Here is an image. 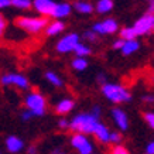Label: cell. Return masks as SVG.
Masks as SVG:
<instances>
[{"mask_svg": "<svg viewBox=\"0 0 154 154\" xmlns=\"http://www.w3.org/2000/svg\"><path fill=\"white\" fill-rule=\"evenodd\" d=\"M6 26H7V21H6L5 16L0 14V37L5 34V30H6Z\"/></svg>", "mask_w": 154, "mask_h": 154, "instance_id": "4316f807", "label": "cell"}, {"mask_svg": "<svg viewBox=\"0 0 154 154\" xmlns=\"http://www.w3.org/2000/svg\"><path fill=\"white\" fill-rule=\"evenodd\" d=\"M47 79L50 81L54 86H58V88H60V86H62V79H61L58 75L54 74V72H47Z\"/></svg>", "mask_w": 154, "mask_h": 154, "instance_id": "cb8c5ba5", "label": "cell"}, {"mask_svg": "<svg viewBox=\"0 0 154 154\" xmlns=\"http://www.w3.org/2000/svg\"><path fill=\"white\" fill-rule=\"evenodd\" d=\"M113 9V0H99L98 5H96V10L98 13H109Z\"/></svg>", "mask_w": 154, "mask_h": 154, "instance_id": "ac0fdd59", "label": "cell"}, {"mask_svg": "<svg viewBox=\"0 0 154 154\" xmlns=\"http://www.w3.org/2000/svg\"><path fill=\"white\" fill-rule=\"evenodd\" d=\"M37 153V149L34 147V146H31V147H28V154H35Z\"/></svg>", "mask_w": 154, "mask_h": 154, "instance_id": "e575fe53", "label": "cell"}, {"mask_svg": "<svg viewBox=\"0 0 154 154\" xmlns=\"http://www.w3.org/2000/svg\"><path fill=\"white\" fill-rule=\"evenodd\" d=\"M144 100L146 102H153V96H146Z\"/></svg>", "mask_w": 154, "mask_h": 154, "instance_id": "8d00e7d4", "label": "cell"}, {"mask_svg": "<svg viewBox=\"0 0 154 154\" xmlns=\"http://www.w3.org/2000/svg\"><path fill=\"white\" fill-rule=\"evenodd\" d=\"M72 107H74V100H71V99H64V100H61V102L57 105V112L61 113V115H64V113L71 112Z\"/></svg>", "mask_w": 154, "mask_h": 154, "instance_id": "e0dca14e", "label": "cell"}, {"mask_svg": "<svg viewBox=\"0 0 154 154\" xmlns=\"http://www.w3.org/2000/svg\"><path fill=\"white\" fill-rule=\"evenodd\" d=\"M10 6V0H0V9H5Z\"/></svg>", "mask_w": 154, "mask_h": 154, "instance_id": "d6a6232c", "label": "cell"}, {"mask_svg": "<svg viewBox=\"0 0 154 154\" xmlns=\"http://www.w3.org/2000/svg\"><path fill=\"white\" fill-rule=\"evenodd\" d=\"M71 5L68 3H60V5H55V9L52 11V16L55 17V19H64L66 17L68 14L71 13Z\"/></svg>", "mask_w": 154, "mask_h": 154, "instance_id": "4fadbf2b", "label": "cell"}, {"mask_svg": "<svg viewBox=\"0 0 154 154\" xmlns=\"http://www.w3.org/2000/svg\"><path fill=\"white\" fill-rule=\"evenodd\" d=\"M2 84L3 85H16L21 89H27L28 88V79L23 75H19V74H9V75H5L2 78Z\"/></svg>", "mask_w": 154, "mask_h": 154, "instance_id": "9c48e42d", "label": "cell"}, {"mask_svg": "<svg viewBox=\"0 0 154 154\" xmlns=\"http://www.w3.org/2000/svg\"><path fill=\"white\" fill-rule=\"evenodd\" d=\"M26 106L27 110L33 113V116H42L45 113V99L38 92H31L26 98Z\"/></svg>", "mask_w": 154, "mask_h": 154, "instance_id": "277c9868", "label": "cell"}, {"mask_svg": "<svg viewBox=\"0 0 154 154\" xmlns=\"http://www.w3.org/2000/svg\"><path fill=\"white\" fill-rule=\"evenodd\" d=\"M52 154H64V151H62V150H54V151H52Z\"/></svg>", "mask_w": 154, "mask_h": 154, "instance_id": "d590c367", "label": "cell"}, {"mask_svg": "<svg viewBox=\"0 0 154 154\" xmlns=\"http://www.w3.org/2000/svg\"><path fill=\"white\" fill-rule=\"evenodd\" d=\"M34 7L38 13H41L42 16H52V11L55 9V5L52 0H34Z\"/></svg>", "mask_w": 154, "mask_h": 154, "instance_id": "30bf717a", "label": "cell"}, {"mask_svg": "<svg viewBox=\"0 0 154 154\" xmlns=\"http://www.w3.org/2000/svg\"><path fill=\"white\" fill-rule=\"evenodd\" d=\"M30 117H33V113L30 112V110H26V112L21 115V119H23V120H28Z\"/></svg>", "mask_w": 154, "mask_h": 154, "instance_id": "4dcf8cb0", "label": "cell"}, {"mask_svg": "<svg viewBox=\"0 0 154 154\" xmlns=\"http://www.w3.org/2000/svg\"><path fill=\"white\" fill-rule=\"evenodd\" d=\"M112 154H129V151H127L126 147H123V146H115L112 150Z\"/></svg>", "mask_w": 154, "mask_h": 154, "instance_id": "d4e9b609", "label": "cell"}, {"mask_svg": "<svg viewBox=\"0 0 154 154\" xmlns=\"http://www.w3.org/2000/svg\"><path fill=\"white\" fill-rule=\"evenodd\" d=\"M123 44H125V40H122V38H120V40H117V41L113 44V48H116V50H117V48H120V50H122Z\"/></svg>", "mask_w": 154, "mask_h": 154, "instance_id": "1f68e13d", "label": "cell"}, {"mask_svg": "<svg viewBox=\"0 0 154 154\" xmlns=\"http://www.w3.org/2000/svg\"><path fill=\"white\" fill-rule=\"evenodd\" d=\"M6 147H7V150L11 151V153H19V151L23 150L24 143L21 139H19V137L10 136V137H7V140H6Z\"/></svg>", "mask_w": 154, "mask_h": 154, "instance_id": "7c38bea8", "label": "cell"}, {"mask_svg": "<svg viewBox=\"0 0 154 154\" xmlns=\"http://www.w3.org/2000/svg\"><path fill=\"white\" fill-rule=\"evenodd\" d=\"M144 119H146V122L149 123V126L153 129L154 127V115L151 112H147V113H144Z\"/></svg>", "mask_w": 154, "mask_h": 154, "instance_id": "484cf974", "label": "cell"}, {"mask_svg": "<svg viewBox=\"0 0 154 154\" xmlns=\"http://www.w3.org/2000/svg\"><path fill=\"white\" fill-rule=\"evenodd\" d=\"M139 47H140V44L136 41V40H130V41H125L123 47H122V51H123L125 55H130V54L137 51Z\"/></svg>", "mask_w": 154, "mask_h": 154, "instance_id": "9a60e30c", "label": "cell"}, {"mask_svg": "<svg viewBox=\"0 0 154 154\" xmlns=\"http://www.w3.org/2000/svg\"><path fill=\"white\" fill-rule=\"evenodd\" d=\"M154 153V143H149L147 144V149H146V154H153Z\"/></svg>", "mask_w": 154, "mask_h": 154, "instance_id": "f546056e", "label": "cell"}, {"mask_svg": "<svg viewBox=\"0 0 154 154\" xmlns=\"http://www.w3.org/2000/svg\"><path fill=\"white\" fill-rule=\"evenodd\" d=\"M102 92L113 103H125V102H129L131 99L130 94L122 85H117V84H103Z\"/></svg>", "mask_w": 154, "mask_h": 154, "instance_id": "7a4b0ae2", "label": "cell"}, {"mask_svg": "<svg viewBox=\"0 0 154 154\" xmlns=\"http://www.w3.org/2000/svg\"><path fill=\"white\" fill-rule=\"evenodd\" d=\"M154 27V16L151 13L144 14L141 19H139L136 21V24L133 26L134 31L137 35H146L149 34Z\"/></svg>", "mask_w": 154, "mask_h": 154, "instance_id": "5b68a950", "label": "cell"}, {"mask_svg": "<svg viewBox=\"0 0 154 154\" xmlns=\"http://www.w3.org/2000/svg\"><path fill=\"white\" fill-rule=\"evenodd\" d=\"M109 133H110V131L107 130L106 126H103L102 123H98L94 130V134L96 136V139H98L99 141H102V143H107V141H109Z\"/></svg>", "mask_w": 154, "mask_h": 154, "instance_id": "5bb4252c", "label": "cell"}, {"mask_svg": "<svg viewBox=\"0 0 154 154\" xmlns=\"http://www.w3.org/2000/svg\"><path fill=\"white\" fill-rule=\"evenodd\" d=\"M137 34H136L133 27H125L123 30H120V38L125 41H130V40H136Z\"/></svg>", "mask_w": 154, "mask_h": 154, "instance_id": "ffe728a7", "label": "cell"}, {"mask_svg": "<svg viewBox=\"0 0 154 154\" xmlns=\"http://www.w3.org/2000/svg\"><path fill=\"white\" fill-rule=\"evenodd\" d=\"M98 123L99 119L95 117L92 113H82L71 120L69 127L79 134H94V130Z\"/></svg>", "mask_w": 154, "mask_h": 154, "instance_id": "6da1fadb", "label": "cell"}, {"mask_svg": "<svg viewBox=\"0 0 154 154\" xmlns=\"http://www.w3.org/2000/svg\"><path fill=\"white\" fill-rule=\"evenodd\" d=\"M84 37L88 40V41H95L96 40V33H94L92 30L91 31H86V33L84 34Z\"/></svg>", "mask_w": 154, "mask_h": 154, "instance_id": "f1b7e54d", "label": "cell"}, {"mask_svg": "<svg viewBox=\"0 0 154 154\" xmlns=\"http://www.w3.org/2000/svg\"><path fill=\"white\" fill-rule=\"evenodd\" d=\"M74 7L76 11H79L82 14H89L94 11V6L91 3H88V2H76Z\"/></svg>", "mask_w": 154, "mask_h": 154, "instance_id": "d6986e66", "label": "cell"}, {"mask_svg": "<svg viewBox=\"0 0 154 154\" xmlns=\"http://www.w3.org/2000/svg\"><path fill=\"white\" fill-rule=\"evenodd\" d=\"M16 24L20 28H23L28 33H40L41 30L48 26V20L45 17H19L16 20Z\"/></svg>", "mask_w": 154, "mask_h": 154, "instance_id": "3957f363", "label": "cell"}, {"mask_svg": "<svg viewBox=\"0 0 154 154\" xmlns=\"http://www.w3.org/2000/svg\"><path fill=\"white\" fill-rule=\"evenodd\" d=\"M58 125H60V127H62V129H65V127H69V123H68L65 119H61Z\"/></svg>", "mask_w": 154, "mask_h": 154, "instance_id": "836d02e7", "label": "cell"}, {"mask_svg": "<svg viewBox=\"0 0 154 154\" xmlns=\"http://www.w3.org/2000/svg\"><path fill=\"white\" fill-rule=\"evenodd\" d=\"M112 116H113V120L116 123V126L120 129V130H126L129 127V119H127V115L122 109H113L112 110Z\"/></svg>", "mask_w": 154, "mask_h": 154, "instance_id": "8fae6325", "label": "cell"}, {"mask_svg": "<svg viewBox=\"0 0 154 154\" xmlns=\"http://www.w3.org/2000/svg\"><path fill=\"white\" fill-rule=\"evenodd\" d=\"M92 31L96 34H112L117 31V23L113 19H107L103 23H96L92 28Z\"/></svg>", "mask_w": 154, "mask_h": 154, "instance_id": "ba28073f", "label": "cell"}, {"mask_svg": "<svg viewBox=\"0 0 154 154\" xmlns=\"http://www.w3.org/2000/svg\"><path fill=\"white\" fill-rule=\"evenodd\" d=\"M10 5L17 9H28L31 6V0H10Z\"/></svg>", "mask_w": 154, "mask_h": 154, "instance_id": "603a6c76", "label": "cell"}, {"mask_svg": "<svg viewBox=\"0 0 154 154\" xmlns=\"http://www.w3.org/2000/svg\"><path fill=\"white\" fill-rule=\"evenodd\" d=\"M71 146L79 151V154H92V144L85 134L76 133L71 137Z\"/></svg>", "mask_w": 154, "mask_h": 154, "instance_id": "8992f818", "label": "cell"}, {"mask_svg": "<svg viewBox=\"0 0 154 154\" xmlns=\"http://www.w3.org/2000/svg\"><path fill=\"white\" fill-rule=\"evenodd\" d=\"M72 68L76 71H84L86 66H88V62H86V60L85 58H81V57H78V58H75L74 61H72Z\"/></svg>", "mask_w": 154, "mask_h": 154, "instance_id": "7402d4cb", "label": "cell"}, {"mask_svg": "<svg viewBox=\"0 0 154 154\" xmlns=\"http://www.w3.org/2000/svg\"><path fill=\"white\" fill-rule=\"evenodd\" d=\"M79 42V35L78 34H68L64 38H61L58 44H57V51L61 54H65V52L74 51L75 45Z\"/></svg>", "mask_w": 154, "mask_h": 154, "instance_id": "52a82bcc", "label": "cell"}, {"mask_svg": "<svg viewBox=\"0 0 154 154\" xmlns=\"http://www.w3.org/2000/svg\"><path fill=\"white\" fill-rule=\"evenodd\" d=\"M74 52L78 57L84 58L85 55H89V54H91V48H89L88 45H85V44H81V42H78V44L75 45V48H74Z\"/></svg>", "mask_w": 154, "mask_h": 154, "instance_id": "44dd1931", "label": "cell"}, {"mask_svg": "<svg viewBox=\"0 0 154 154\" xmlns=\"http://www.w3.org/2000/svg\"><path fill=\"white\" fill-rule=\"evenodd\" d=\"M122 140V136L119 133H109V141L112 143H119Z\"/></svg>", "mask_w": 154, "mask_h": 154, "instance_id": "83f0119b", "label": "cell"}, {"mask_svg": "<svg viewBox=\"0 0 154 154\" xmlns=\"http://www.w3.org/2000/svg\"><path fill=\"white\" fill-rule=\"evenodd\" d=\"M64 28H65V26H64L62 21H52L51 24L47 26V35H57V34H60Z\"/></svg>", "mask_w": 154, "mask_h": 154, "instance_id": "2e32d148", "label": "cell"}]
</instances>
